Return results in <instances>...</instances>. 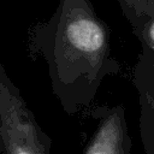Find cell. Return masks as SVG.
Returning <instances> with one entry per match:
<instances>
[{"instance_id": "cell-1", "label": "cell", "mask_w": 154, "mask_h": 154, "mask_svg": "<svg viewBox=\"0 0 154 154\" xmlns=\"http://www.w3.org/2000/svg\"><path fill=\"white\" fill-rule=\"evenodd\" d=\"M28 49L46 61L52 91L69 114L90 108L102 81L120 71L109 28L90 0H59L52 17L29 30Z\"/></svg>"}, {"instance_id": "cell-2", "label": "cell", "mask_w": 154, "mask_h": 154, "mask_svg": "<svg viewBox=\"0 0 154 154\" xmlns=\"http://www.w3.org/2000/svg\"><path fill=\"white\" fill-rule=\"evenodd\" d=\"M0 147L2 154H52L42 130L20 90L0 66Z\"/></svg>"}, {"instance_id": "cell-3", "label": "cell", "mask_w": 154, "mask_h": 154, "mask_svg": "<svg viewBox=\"0 0 154 154\" xmlns=\"http://www.w3.org/2000/svg\"><path fill=\"white\" fill-rule=\"evenodd\" d=\"M97 116L96 129L83 154H131V137L124 106L102 107Z\"/></svg>"}, {"instance_id": "cell-4", "label": "cell", "mask_w": 154, "mask_h": 154, "mask_svg": "<svg viewBox=\"0 0 154 154\" xmlns=\"http://www.w3.org/2000/svg\"><path fill=\"white\" fill-rule=\"evenodd\" d=\"M132 83L138 94L141 134L154 142V53L142 51L134 66Z\"/></svg>"}, {"instance_id": "cell-5", "label": "cell", "mask_w": 154, "mask_h": 154, "mask_svg": "<svg viewBox=\"0 0 154 154\" xmlns=\"http://www.w3.org/2000/svg\"><path fill=\"white\" fill-rule=\"evenodd\" d=\"M124 17L130 23L132 31L147 19V10L150 0H117Z\"/></svg>"}, {"instance_id": "cell-6", "label": "cell", "mask_w": 154, "mask_h": 154, "mask_svg": "<svg viewBox=\"0 0 154 154\" xmlns=\"http://www.w3.org/2000/svg\"><path fill=\"white\" fill-rule=\"evenodd\" d=\"M134 34L141 42L142 51L154 53V14L143 22L140 28L134 30Z\"/></svg>"}, {"instance_id": "cell-7", "label": "cell", "mask_w": 154, "mask_h": 154, "mask_svg": "<svg viewBox=\"0 0 154 154\" xmlns=\"http://www.w3.org/2000/svg\"><path fill=\"white\" fill-rule=\"evenodd\" d=\"M154 14V0H150V2H149V6H148V10H147V19L150 17V16H153ZM146 19V20H147ZM144 20V22H146Z\"/></svg>"}]
</instances>
